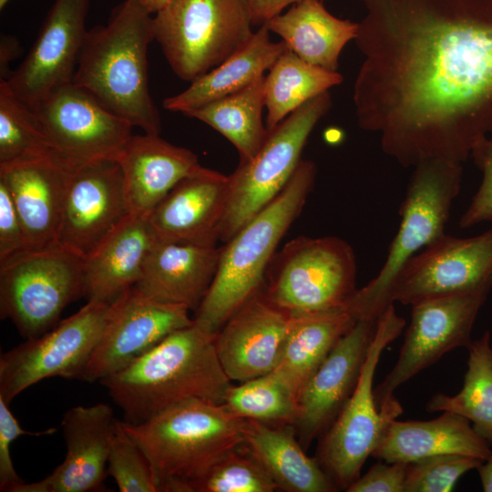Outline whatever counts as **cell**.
<instances>
[{
  "instance_id": "6da1fadb",
  "label": "cell",
  "mask_w": 492,
  "mask_h": 492,
  "mask_svg": "<svg viewBox=\"0 0 492 492\" xmlns=\"http://www.w3.org/2000/svg\"><path fill=\"white\" fill-rule=\"evenodd\" d=\"M359 127L403 167L462 164L492 135V0H361Z\"/></svg>"
},
{
  "instance_id": "7a4b0ae2",
  "label": "cell",
  "mask_w": 492,
  "mask_h": 492,
  "mask_svg": "<svg viewBox=\"0 0 492 492\" xmlns=\"http://www.w3.org/2000/svg\"><path fill=\"white\" fill-rule=\"evenodd\" d=\"M215 336L193 320L99 381L123 410L125 422L142 423L189 400L223 404L231 381L219 360Z\"/></svg>"
},
{
  "instance_id": "3957f363",
  "label": "cell",
  "mask_w": 492,
  "mask_h": 492,
  "mask_svg": "<svg viewBox=\"0 0 492 492\" xmlns=\"http://www.w3.org/2000/svg\"><path fill=\"white\" fill-rule=\"evenodd\" d=\"M152 40L151 14L137 0H125L106 26L87 30L72 82L133 127L159 134L160 118L149 87Z\"/></svg>"
},
{
  "instance_id": "277c9868",
  "label": "cell",
  "mask_w": 492,
  "mask_h": 492,
  "mask_svg": "<svg viewBox=\"0 0 492 492\" xmlns=\"http://www.w3.org/2000/svg\"><path fill=\"white\" fill-rule=\"evenodd\" d=\"M121 425L147 456L158 492H191L218 461L243 444L245 419L224 404L194 399L142 423Z\"/></svg>"
},
{
  "instance_id": "5b68a950",
  "label": "cell",
  "mask_w": 492,
  "mask_h": 492,
  "mask_svg": "<svg viewBox=\"0 0 492 492\" xmlns=\"http://www.w3.org/2000/svg\"><path fill=\"white\" fill-rule=\"evenodd\" d=\"M316 166L302 159L278 196L220 247L212 283L193 320L217 333L242 305L259 294L282 238L313 190Z\"/></svg>"
},
{
  "instance_id": "8992f818",
  "label": "cell",
  "mask_w": 492,
  "mask_h": 492,
  "mask_svg": "<svg viewBox=\"0 0 492 492\" xmlns=\"http://www.w3.org/2000/svg\"><path fill=\"white\" fill-rule=\"evenodd\" d=\"M462 164L439 159L415 166L399 209L401 217L382 269L345 303L356 320L377 321L389 302L391 286L406 262L445 234L462 182Z\"/></svg>"
},
{
  "instance_id": "52a82bcc",
  "label": "cell",
  "mask_w": 492,
  "mask_h": 492,
  "mask_svg": "<svg viewBox=\"0 0 492 492\" xmlns=\"http://www.w3.org/2000/svg\"><path fill=\"white\" fill-rule=\"evenodd\" d=\"M405 326L390 304L378 318L356 385L339 414L321 436L317 448L319 464L340 489L346 490L361 475L387 425L402 414L393 395L380 406L374 394V378L384 350Z\"/></svg>"
},
{
  "instance_id": "ba28073f",
  "label": "cell",
  "mask_w": 492,
  "mask_h": 492,
  "mask_svg": "<svg viewBox=\"0 0 492 492\" xmlns=\"http://www.w3.org/2000/svg\"><path fill=\"white\" fill-rule=\"evenodd\" d=\"M253 26L249 0H168L153 16L154 40L190 82L241 49Z\"/></svg>"
},
{
  "instance_id": "9c48e42d",
  "label": "cell",
  "mask_w": 492,
  "mask_h": 492,
  "mask_svg": "<svg viewBox=\"0 0 492 492\" xmlns=\"http://www.w3.org/2000/svg\"><path fill=\"white\" fill-rule=\"evenodd\" d=\"M356 273L355 254L347 241L301 236L275 252L261 292L289 314L339 308L355 292Z\"/></svg>"
},
{
  "instance_id": "30bf717a",
  "label": "cell",
  "mask_w": 492,
  "mask_h": 492,
  "mask_svg": "<svg viewBox=\"0 0 492 492\" xmlns=\"http://www.w3.org/2000/svg\"><path fill=\"white\" fill-rule=\"evenodd\" d=\"M331 106L328 91L302 105L269 132L251 160L240 162L229 175L220 241H228L282 190L302 160L311 132Z\"/></svg>"
},
{
  "instance_id": "8fae6325",
  "label": "cell",
  "mask_w": 492,
  "mask_h": 492,
  "mask_svg": "<svg viewBox=\"0 0 492 492\" xmlns=\"http://www.w3.org/2000/svg\"><path fill=\"white\" fill-rule=\"evenodd\" d=\"M84 297V259L62 247L20 255L0 265V317L25 338L39 336L64 309Z\"/></svg>"
},
{
  "instance_id": "7c38bea8",
  "label": "cell",
  "mask_w": 492,
  "mask_h": 492,
  "mask_svg": "<svg viewBox=\"0 0 492 492\" xmlns=\"http://www.w3.org/2000/svg\"><path fill=\"white\" fill-rule=\"evenodd\" d=\"M111 302L87 301L46 333L1 354L0 397L8 405L50 377L83 380L108 319Z\"/></svg>"
},
{
  "instance_id": "4fadbf2b",
  "label": "cell",
  "mask_w": 492,
  "mask_h": 492,
  "mask_svg": "<svg viewBox=\"0 0 492 492\" xmlns=\"http://www.w3.org/2000/svg\"><path fill=\"white\" fill-rule=\"evenodd\" d=\"M492 289V282L462 293L436 297L412 305L398 358L374 388L380 406L395 391L446 354L472 342L476 319Z\"/></svg>"
},
{
  "instance_id": "5bb4252c",
  "label": "cell",
  "mask_w": 492,
  "mask_h": 492,
  "mask_svg": "<svg viewBox=\"0 0 492 492\" xmlns=\"http://www.w3.org/2000/svg\"><path fill=\"white\" fill-rule=\"evenodd\" d=\"M30 108L53 148L77 164L116 160L132 136L129 122L73 82Z\"/></svg>"
},
{
  "instance_id": "9a60e30c",
  "label": "cell",
  "mask_w": 492,
  "mask_h": 492,
  "mask_svg": "<svg viewBox=\"0 0 492 492\" xmlns=\"http://www.w3.org/2000/svg\"><path fill=\"white\" fill-rule=\"evenodd\" d=\"M492 282V229L458 238L446 233L413 256L395 279L389 302H419L476 290Z\"/></svg>"
},
{
  "instance_id": "2e32d148",
  "label": "cell",
  "mask_w": 492,
  "mask_h": 492,
  "mask_svg": "<svg viewBox=\"0 0 492 492\" xmlns=\"http://www.w3.org/2000/svg\"><path fill=\"white\" fill-rule=\"evenodd\" d=\"M128 213L117 160L74 164L66 179L57 245L86 259Z\"/></svg>"
},
{
  "instance_id": "e0dca14e",
  "label": "cell",
  "mask_w": 492,
  "mask_h": 492,
  "mask_svg": "<svg viewBox=\"0 0 492 492\" xmlns=\"http://www.w3.org/2000/svg\"><path fill=\"white\" fill-rule=\"evenodd\" d=\"M190 310L152 300L130 287L110 304L84 381H101L147 354L176 330L193 323Z\"/></svg>"
},
{
  "instance_id": "ac0fdd59",
  "label": "cell",
  "mask_w": 492,
  "mask_h": 492,
  "mask_svg": "<svg viewBox=\"0 0 492 492\" xmlns=\"http://www.w3.org/2000/svg\"><path fill=\"white\" fill-rule=\"evenodd\" d=\"M88 5L89 0H55L29 53L5 80L28 107L73 81L87 33Z\"/></svg>"
},
{
  "instance_id": "d6986e66",
  "label": "cell",
  "mask_w": 492,
  "mask_h": 492,
  "mask_svg": "<svg viewBox=\"0 0 492 492\" xmlns=\"http://www.w3.org/2000/svg\"><path fill=\"white\" fill-rule=\"evenodd\" d=\"M377 321L357 320L302 387L294 425L302 446L308 447L325 432L352 395Z\"/></svg>"
},
{
  "instance_id": "ffe728a7",
  "label": "cell",
  "mask_w": 492,
  "mask_h": 492,
  "mask_svg": "<svg viewBox=\"0 0 492 492\" xmlns=\"http://www.w3.org/2000/svg\"><path fill=\"white\" fill-rule=\"evenodd\" d=\"M116 419L108 404L77 405L64 415L61 429L67 455L45 478L16 486L13 492L97 491L106 477Z\"/></svg>"
},
{
  "instance_id": "44dd1931",
  "label": "cell",
  "mask_w": 492,
  "mask_h": 492,
  "mask_svg": "<svg viewBox=\"0 0 492 492\" xmlns=\"http://www.w3.org/2000/svg\"><path fill=\"white\" fill-rule=\"evenodd\" d=\"M290 314L261 292L218 331L216 352L231 381L245 382L272 372L283 348Z\"/></svg>"
},
{
  "instance_id": "7402d4cb",
  "label": "cell",
  "mask_w": 492,
  "mask_h": 492,
  "mask_svg": "<svg viewBox=\"0 0 492 492\" xmlns=\"http://www.w3.org/2000/svg\"><path fill=\"white\" fill-rule=\"evenodd\" d=\"M229 195V176L203 167L181 179L153 209L156 241L216 245Z\"/></svg>"
},
{
  "instance_id": "603a6c76",
  "label": "cell",
  "mask_w": 492,
  "mask_h": 492,
  "mask_svg": "<svg viewBox=\"0 0 492 492\" xmlns=\"http://www.w3.org/2000/svg\"><path fill=\"white\" fill-rule=\"evenodd\" d=\"M74 163L62 156L0 165L22 221L29 251L57 247L66 179Z\"/></svg>"
},
{
  "instance_id": "cb8c5ba5",
  "label": "cell",
  "mask_w": 492,
  "mask_h": 492,
  "mask_svg": "<svg viewBox=\"0 0 492 492\" xmlns=\"http://www.w3.org/2000/svg\"><path fill=\"white\" fill-rule=\"evenodd\" d=\"M159 135H132L116 159L129 213L149 215L177 183L203 168L191 150Z\"/></svg>"
},
{
  "instance_id": "d4e9b609",
  "label": "cell",
  "mask_w": 492,
  "mask_h": 492,
  "mask_svg": "<svg viewBox=\"0 0 492 492\" xmlns=\"http://www.w3.org/2000/svg\"><path fill=\"white\" fill-rule=\"evenodd\" d=\"M220 252L216 245L156 241L133 287L152 300L196 311L212 283Z\"/></svg>"
},
{
  "instance_id": "484cf974",
  "label": "cell",
  "mask_w": 492,
  "mask_h": 492,
  "mask_svg": "<svg viewBox=\"0 0 492 492\" xmlns=\"http://www.w3.org/2000/svg\"><path fill=\"white\" fill-rule=\"evenodd\" d=\"M155 241L149 215L128 213L84 259V297L111 302L133 287Z\"/></svg>"
},
{
  "instance_id": "4316f807",
  "label": "cell",
  "mask_w": 492,
  "mask_h": 492,
  "mask_svg": "<svg viewBox=\"0 0 492 492\" xmlns=\"http://www.w3.org/2000/svg\"><path fill=\"white\" fill-rule=\"evenodd\" d=\"M489 443L465 417L452 413L432 420L398 421L387 425L372 456L384 462H413L437 455H462L485 460Z\"/></svg>"
},
{
  "instance_id": "83f0119b",
  "label": "cell",
  "mask_w": 492,
  "mask_h": 492,
  "mask_svg": "<svg viewBox=\"0 0 492 492\" xmlns=\"http://www.w3.org/2000/svg\"><path fill=\"white\" fill-rule=\"evenodd\" d=\"M270 33L266 25L259 26L241 49L190 82L184 91L165 98L163 107L184 115L239 92L265 76V71L289 50L282 40L272 41Z\"/></svg>"
},
{
  "instance_id": "f1b7e54d",
  "label": "cell",
  "mask_w": 492,
  "mask_h": 492,
  "mask_svg": "<svg viewBox=\"0 0 492 492\" xmlns=\"http://www.w3.org/2000/svg\"><path fill=\"white\" fill-rule=\"evenodd\" d=\"M243 446L277 487L289 492H332L338 487L316 458L306 455L293 425H272L245 419Z\"/></svg>"
},
{
  "instance_id": "f546056e",
  "label": "cell",
  "mask_w": 492,
  "mask_h": 492,
  "mask_svg": "<svg viewBox=\"0 0 492 492\" xmlns=\"http://www.w3.org/2000/svg\"><path fill=\"white\" fill-rule=\"evenodd\" d=\"M265 25L299 57L331 71H337L341 52L359 26L332 15L323 0H302Z\"/></svg>"
},
{
  "instance_id": "4dcf8cb0",
  "label": "cell",
  "mask_w": 492,
  "mask_h": 492,
  "mask_svg": "<svg viewBox=\"0 0 492 492\" xmlns=\"http://www.w3.org/2000/svg\"><path fill=\"white\" fill-rule=\"evenodd\" d=\"M357 320L345 306L290 314L278 364L272 372L296 395Z\"/></svg>"
},
{
  "instance_id": "1f68e13d",
  "label": "cell",
  "mask_w": 492,
  "mask_h": 492,
  "mask_svg": "<svg viewBox=\"0 0 492 492\" xmlns=\"http://www.w3.org/2000/svg\"><path fill=\"white\" fill-rule=\"evenodd\" d=\"M265 76L244 89L185 113L225 137L237 149L240 162L251 160L269 131L262 120Z\"/></svg>"
},
{
  "instance_id": "d6a6232c",
  "label": "cell",
  "mask_w": 492,
  "mask_h": 492,
  "mask_svg": "<svg viewBox=\"0 0 492 492\" xmlns=\"http://www.w3.org/2000/svg\"><path fill=\"white\" fill-rule=\"evenodd\" d=\"M343 79L338 71L312 65L287 50L265 76V125L268 131L307 101L340 85Z\"/></svg>"
},
{
  "instance_id": "836d02e7",
  "label": "cell",
  "mask_w": 492,
  "mask_h": 492,
  "mask_svg": "<svg viewBox=\"0 0 492 492\" xmlns=\"http://www.w3.org/2000/svg\"><path fill=\"white\" fill-rule=\"evenodd\" d=\"M467 367L461 390L454 395H434L427 412H452L466 418L474 429L492 443V346L486 331L466 347Z\"/></svg>"
},
{
  "instance_id": "e575fe53",
  "label": "cell",
  "mask_w": 492,
  "mask_h": 492,
  "mask_svg": "<svg viewBox=\"0 0 492 492\" xmlns=\"http://www.w3.org/2000/svg\"><path fill=\"white\" fill-rule=\"evenodd\" d=\"M223 404L234 415L272 425H295L297 395L273 373L228 389Z\"/></svg>"
},
{
  "instance_id": "d590c367",
  "label": "cell",
  "mask_w": 492,
  "mask_h": 492,
  "mask_svg": "<svg viewBox=\"0 0 492 492\" xmlns=\"http://www.w3.org/2000/svg\"><path fill=\"white\" fill-rule=\"evenodd\" d=\"M56 156L32 109L0 79V165Z\"/></svg>"
},
{
  "instance_id": "8d00e7d4",
  "label": "cell",
  "mask_w": 492,
  "mask_h": 492,
  "mask_svg": "<svg viewBox=\"0 0 492 492\" xmlns=\"http://www.w3.org/2000/svg\"><path fill=\"white\" fill-rule=\"evenodd\" d=\"M277 488L242 444L218 461L193 485L191 492H272Z\"/></svg>"
},
{
  "instance_id": "74e56055",
  "label": "cell",
  "mask_w": 492,
  "mask_h": 492,
  "mask_svg": "<svg viewBox=\"0 0 492 492\" xmlns=\"http://www.w3.org/2000/svg\"><path fill=\"white\" fill-rule=\"evenodd\" d=\"M108 473L121 492H158L147 456L118 420L110 443Z\"/></svg>"
},
{
  "instance_id": "f35d334b",
  "label": "cell",
  "mask_w": 492,
  "mask_h": 492,
  "mask_svg": "<svg viewBox=\"0 0 492 492\" xmlns=\"http://www.w3.org/2000/svg\"><path fill=\"white\" fill-rule=\"evenodd\" d=\"M483 460L462 455H437L407 464L405 492H449Z\"/></svg>"
},
{
  "instance_id": "ab89813d",
  "label": "cell",
  "mask_w": 492,
  "mask_h": 492,
  "mask_svg": "<svg viewBox=\"0 0 492 492\" xmlns=\"http://www.w3.org/2000/svg\"><path fill=\"white\" fill-rule=\"evenodd\" d=\"M470 156L482 172V181L459 220L458 225L464 229L492 221V135L480 139Z\"/></svg>"
},
{
  "instance_id": "60d3db41",
  "label": "cell",
  "mask_w": 492,
  "mask_h": 492,
  "mask_svg": "<svg viewBox=\"0 0 492 492\" xmlns=\"http://www.w3.org/2000/svg\"><path fill=\"white\" fill-rule=\"evenodd\" d=\"M56 428L42 431H27L21 427L9 405L0 397V491L13 492L14 488L24 482L15 469L11 458V444L21 435L46 436L56 432Z\"/></svg>"
},
{
  "instance_id": "b9f144b4",
  "label": "cell",
  "mask_w": 492,
  "mask_h": 492,
  "mask_svg": "<svg viewBox=\"0 0 492 492\" xmlns=\"http://www.w3.org/2000/svg\"><path fill=\"white\" fill-rule=\"evenodd\" d=\"M27 252L22 221L8 190L0 181V265Z\"/></svg>"
},
{
  "instance_id": "7bdbcfd3",
  "label": "cell",
  "mask_w": 492,
  "mask_h": 492,
  "mask_svg": "<svg viewBox=\"0 0 492 492\" xmlns=\"http://www.w3.org/2000/svg\"><path fill=\"white\" fill-rule=\"evenodd\" d=\"M407 464L378 462L346 489L348 492H405Z\"/></svg>"
},
{
  "instance_id": "ee69618b",
  "label": "cell",
  "mask_w": 492,
  "mask_h": 492,
  "mask_svg": "<svg viewBox=\"0 0 492 492\" xmlns=\"http://www.w3.org/2000/svg\"><path fill=\"white\" fill-rule=\"evenodd\" d=\"M302 0H249L253 26L265 25L283 10Z\"/></svg>"
},
{
  "instance_id": "f6af8a7d",
  "label": "cell",
  "mask_w": 492,
  "mask_h": 492,
  "mask_svg": "<svg viewBox=\"0 0 492 492\" xmlns=\"http://www.w3.org/2000/svg\"><path fill=\"white\" fill-rule=\"evenodd\" d=\"M21 46L19 41L13 36L2 35L0 41V79L6 80L11 71L8 65L19 54Z\"/></svg>"
},
{
  "instance_id": "bcb514c9",
  "label": "cell",
  "mask_w": 492,
  "mask_h": 492,
  "mask_svg": "<svg viewBox=\"0 0 492 492\" xmlns=\"http://www.w3.org/2000/svg\"><path fill=\"white\" fill-rule=\"evenodd\" d=\"M483 491L492 492V450L477 467Z\"/></svg>"
},
{
  "instance_id": "7dc6e473",
  "label": "cell",
  "mask_w": 492,
  "mask_h": 492,
  "mask_svg": "<svg viewBox=\"0 0 492 492\" xmlns=\"http://www.w3.org/2000/svg\"><path fill=\"white\" fill-rule=\"evenodd\" d=\"M149 14L155 15L168 0H137Z\"/></svg>"
},
{
  "instance_id": "c3c4849f",
  "label": "cell",
  "mask_w": 492,
  "mask_h": 492,
  "mask_svg": "<svg viewBox=\"0 0 492 492\" xmlns=\"http://www.w3.org/2000/svg\"><path fill=\"white\" fill-rule=\"evenodd\" d=\"M9 0H0V9H3Z\"/></svg>"
}]
</instances>
